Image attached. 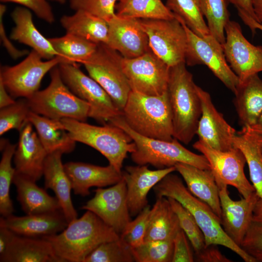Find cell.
<instances>
[{"label": "cell", "instance_id": "obj_17", "mask_svg": "<svg viewBox=\"0 0 262 262\" xmlns=\"http://www.w3.org/2000/svg\"><path fill=\"white\" fill-rule=\"evenodd\" d=\"M198 92L202 109L196 134L198 140L220 151L231 149L236 131L216 109L210 94L199 86Z\"/></svg>", "mask_w": 262, "mask_h": 262}, {"label": "cell", "instance_id": "obj_1", "mask_svg": "<svg viewBox=\"0 0 262 262\" xmlns=\"http://www.w3.org/2000/svg\"><path fill=\"white\" fill-rule=\"evenodd\" d=\"M120 235L97 215L87 211L81 217L68 223L56 234L45 237L63 262H84L99 245L116 240Z\"/></svg>", "mask_w": 262, "mask_h": 262}, {"label": "cell", "instance_id": "obj_21", "mask_svg": "<svg viewBox=\"0 0 262 262\" xmlns=\"http://www.w3.org/2000/svg\"><path fill=\"white\" fill-rule=\"evenodd\" d=\"M33 127L28 122L19 131L13 158L16 172L36 182L43 176L48 153Z\"/></svg>", "mask_w": 262, "mask_h": 262}, {"label": "cell", "instance_id": "obj_49", "mask_svg": "<svg viewBox=\"0 0 262 262\" xmlns=\"http://www.w3.org/2000/svg\"><path fill=\"white\" fill-rule=\"evenodd\" d=\"M16 235L7 227L0 225V256L5 252Z\"/></svg>", "mask_w": 262, "mask_h": 262}, {"label": "cell", "instance_id": "obj_24", "mask_svg": "<svg viewBox=\"0 0 262 262\" xmlns=\"http://www.w3.org/2000/svg\"><path fill=\"white\" fill-rule=\"evenodd\" d=\"M63 154L58 151L48 154L44 165L43 176L45 188L54 192L61 210L69 223L78 217V213L71 199V182L62 163Z\"/></svg>", "mask_w": 262, "mask_h": 262}, {"label": "cell", "instance_id": "obj_37", "mask_svg": "<svg viewBox=\"0 0 262 262\" xmlns=\"http://www.w3.org/2000/svg\"><path fill=\"white\" fill-rule=\"evenodd\" d=\"M2 156L0 162V213L2 217L13 214L14 208L10 198L11 184L16 172L12 165V160L16 147L6 139H0Z\"/></svg>", "mask_w": 262, "mask_h": 262}, {"label": "cell", "instance_id": "obj_38", "mask_svg": "<svg viewBox=\"0 0 262 262\" xmlns=\"http://www.w3.org/2000/svg\"><path fill=\"white\" fill-rule=\"evenodd\" d=\"M165 5L197 35L202 37L210 34L204 19L201 0H166Z\"/></svg>", "mask_w": 262, "mask_h": 262}, {"label": "cell", "instance_id": "obj_52", "mask_svg": "<svg viewBox=\"0 0 262 262\" xmlns=\"http://www.w3.org/2000/svg\"><path fill=\"white\" fill-rule=\"evenodd\" d=\"M16 101L7 91L2 82L0 81V108L10 105Z\"/></svg>", "mask_w": 262, "mask_h": 262}, {"label": "cell", "instance_id": "obj_46", "mask_svg": "<svg viewBox=\"0 0 262 262\" xmlns=\"http://www.w3.org/2000/svg\"><path fill=\"white\" fill-rule=\"evenodd\" d=\"M2 2H14L33 12L39 18L51 24L55 21L51 7L47 0H0Z\"/></svg>", "mask_w": 262, "mask_h": 262}, {"label": "cell", "instance_id": "obj_48", "mask_svg": "<svg viewBox=\"0 0 262 262\" xmlns=\"http://www.w3.org/2000/svg\"><path fill=\"white\" fill-rule=\"evenodd\" d=\"M6 11V6L4 4L0 5V36L1 41L5 49L14 59L16 60L29 54L27 50H20L16 48L12 43L6 34L3 24V16Z\"/></svg>", "mask_w": 262, "mask_h": 262}, {"label": "cell", "instance_id": "obj_50", "mask_svg": "<svg viewBox=\"0 0 262 262\" xmlns=\"http://www.w3.org/2000/svg\"><path fill=\"white\" fill-rule=\"evenodd\" d=\"M228 2L233 4L238 11H242L256 20L257 18L253 8L251 0H228Z\"/></svg>", "mask_w": 262, "mask_h": 262}, {"label": "cell", "instance_id": "obj_40", "mask_svg": "<svg viewBox=\"0 0 262 262\" xmlns=\"http://www.w3.org/2000/svg\"><path fill=\"white\" fill-rule=\"evenodd\" d=\"M135 262L131 247L119 239L99 245L85 259L84 262Z\"/></svg>", "mask_w": 262, "mask_h": 262}, {"label": "cell", "instance_id": "obj_12", "mask_svg": "<svg viewBox=\"0 0 262 262\" xmlns=\"http://www.w3.org/2000/svg\"><path fill=\"white\" fill-rule=\"evenodd\" d=\"M177 18L182 23L187 34L186 64L190 66H206L234 93L239 80L226 59L222 45L211 34L202 37L197 35Z\"/></svg>", "mask_w": 262, "mask_h": 262}, {"label": "cell", "instance_id": "obj_14", "mask_svg": "<svg viewBox=\"0 0 262 262\" xmlns=\"http://www.w3.org/2000/svg\"><path fill=\"white\" fill-rule=\"evenodd\" d=\"M121 65L132 91L149 96L167 91L170 67L150 49L137 57H123Z\"/></svg>", "mask_w": 262, "mask_h": 262}, {"label": "cell", "instance_id": "obj_4", "mask_svg": "<svg viewBox=\"0 0 262 262\" xmlns=\"http://www.w3.org/2000/svg\"><path fill=\"white\" fill-rule=\"evenodd\" d=\"M122 115L128 126L141 136L168 141L174 138L167 91L149 96L131 90Z\"/></svg>", "mask_w": 262, "mask_h": 262}, {"label": "cell", "instance_id": "obj_54", "mask_svg": "<svg viewBox=\"0 0 262 262\" xmlns=\"http://www.w3.org/2000/svg\"><path fill=\"white\" fill-rule=\"evenodd\" d=\"M253 218L262 221V199L260 197L254 209Z\"/></svg>", "mask_w": 262, "mask_h": 262}, {"label": "cell", "instance_id": "obj_58", "mask_svg": "<svg viewBox=\"0 0 262 262\" xmlns=\"http://www.w3.org/2000/svg\"><path fill=\"white\" fill-rule=\"evenodd\" d=\"M50 0L54 1L55 2H58L60 4H62L65 3L66 1V0Z\"/></svg>", "mask_w": 262, "mask_h": 262}, {"label": "cell", "instance_id": "obj_7", "mask_svg": "<svg viewBox=\"0 0 262 262\" xmlns=\"http://www.w3.org/2000/svg\"><path fill=\"white\" fill-rule=\"evenodd\" d=\"M58 66L49 71V85L27 99L31 111L52 119L70 118L85 122L89 117L90 106L65 84Z\"/></svg>", "mask_w": 262, "mask_h": 262}, {"label": "cell", "instance_id": "obj_45", "mask_svg": "<svg viewBox=\"0 0 262 262\" xmlns=\"http://www.w3.org/2000/svg\"><path fill=\"white\" fill-rule=\"evenodd\" d=\"M241 247L257 262H262V221L252 218Z\"/></svg>", "mask_w": 262, "mask_h": 262}, {"label": "cell", "instance_id": "obj_31", "mask_svg": "<svg viewBox=\"0 0 262 262\" xmlns=\"http://www.w3.org/2000/svg\"><path fill=\"white\" fill-rule=\"evenodd\" d=\"M181 229L178 217L166 197H157L150 209L145 241L173 240Z\"/></svg>", "mask_w": 262, "mask_h": 262}, {"label": "cell", "instance_id": "obj_36", "mask_svg": "<svg viewBox=\"0 0 262 262\" xmlns=\"http://www.w3.org/2000/svg\"><path fill=\"white\" fill-rule=\"evenodd\" d=\"M49 40L58 56L71 64H82L94 54L98 45L68 33Z\"/></svg>", "mask_w": 262, "mask_h": 262}, {"label": "cell", "instance_id": "obj_15", "mask_svg": "<svg viewBox=\"0 0 262 262\" xmlns=\"http://www.w3.org/2000/svg\"><path fill=\"white\" fill-rule=\"evenodd\" d=\"M222 45L226 59L231 69L243 82L262 71V47L251 44L243 35L238 23L229 20L225 28Z\"/></svg>", "mask_w": 262, "mask_h": 262}, {"label": "cell", "instance_id": "obj_25", "mask_svg": "<svg viewBox=\"0 0 262 262\" xmlns=\"http://www.w3.org/2000/svg\"><path fill=\"white\" fill-rule=\"evenodd\" d=\"M174 166L183 179L190 192L208 205L220 218L219 188L212 171L183 163H177Z\"/></svg>", "mask_w": 262, "mask_h": 262}, {"label": "cell", "instance_id": "obj_51", "mask_svg": "<svg viewBox=\"0 0 262 262\" xmlns=\"http://www.w3.org/2000/svg\"><path fill=\"white\" fill-rule=\"evenodd\" d=\"M240 18L251 30L253 34L256 33V30L259 29L262 31V24L257 22L249 16L242 11H238Z\"/></svg>", "mask_w": 262, "mask_h": 262}, {"label": "cell", "instance_id": "obj_39", "mask_svg": "<svg viewBox=\"0 0 262 262\" xmlns=\"http://www.w3.org/2000/svg\"><path fill=\"white\" fill-rule=\"evenodd\" d=\"M228 2V0H201L202 12L210 33L221 44L225 41V26L230 20Z\"/></svg>", "mask_w": 262, "mask_h": 262}, {"label": "cell", "instance_id": "obj_11", "mask_svg": "<svg viewBox=\"0 0 262 262\" xmlns=\"http://www.w3.org/2000/svg\"><path fill=\"white\" fill-rule=\"evenodd\" d=\"M151 51L169 67L185 63L187 34L182 23L172 19H139Z\"/></svg>", "mask_w": 262, "mask_h": 262}, {"label": "cell", "instance_id": "obj_3", "mask_svg": "<svg viewBox=\"0 0 262 262\" xmlns=\"http://www.w3.org/2000/svg\"><path fill=\"white\" fill-rule=\"evenodd\" d=\"M198 86L185 63L170 67L167 92L170 105L173 137L188 144L196 134L201 114Z\"/></svg>", "mask_w": 262, "mask_h": 262}, {"label": "cell", "instance_id": "obj_27", "mask_svg": "<svg viewBox=\"0 0 262 262\" xmlns=\"http://www.w3.org/2000/svg\"><path fill=\"white\" fill-rule=\"evenodd\" d=\"M11 16L15 24L10 34L12 40L30 47L43 59L50 60L58 56L49 38L35 27L28 9L17 7L12 12Z\"/></svg>", "mask_w": 262, "mask_h": 262}, {"label": "cell", "instance_id": "obj_43", "mask_svg": "<svg viewBox=\"0 0 262 262\" xmlns=\"http://www.w3.org/2000/svg\"><path fill=\"white\" fill-rule=\"evenodd\" d=\"M150 209L147 205L120 235V239L131 248L139 246L145 241Z\"/></svg>", "mask_w": 262, "mask_h": 262}, {"label": "cell", "instance_id": "obj_2", "mask_svg": "<svg viewBox=\"0 0 262 262\" xmlns=\"http://www.w3.org/2000/svg\"><path fill=\"white\" fill-rule=\"evenodd\" d=\"M153 189L157 197L173 198L191 213L205 236L207 246H223L246 262H257L227 235L222 227L220 218L208 205L190 192L178 176L173 172L168 174Z\"/></svg>", "mask_w": 262, "mask_h": 262}, {"label": "cell", "instance_id": "obj_41", "mask_svg": "<svg viewBox=\"0 0 262 262\" xmlns=\"http://www.w3.org/2000/svg\"><path fill=\"white\" fill-rule=\"evenodd\" d=\"M135 262H171L173 240L144 241L138 246L131 248Z\"/></svg>", "mask_w": 262, "mask_h": 262}, {"label": "cell", "instance_id": "obj_6", "mask_svg": "<svg viewBox=\"0 0 262 262\" xmlns=\"http://www.w3.org/2000/svg\"><path fill=\"white\" fill-rule=\"evenodd\" d=\"M61 120L72 139L100 152L109 164L118 171H122L128 154L135 150L131 137L122 129L111 123L98 126L70 118Z\"/></svg>", "mask_w": 262, "mask_h": 262}, {"label": "cell", "instance_id": "obj_34", "mask_svg": "<svg viewBox=\"0 0 262 262\" xmlns=\"http://www.w3.org/2000/svg\"><path fill=\"white\" fill-rule=\"evenodd\" d=\"M234 147L243 153L249 171L252 184L259 197L262 199V153L258 134L247 127L242 130L233 138Z\"/></svg>", "mask_w": 262, "mask_h": 262}, {"label": "cell", "instance_id": "obj_28", "mask_svg": "<svg viewBox=\"0 0 262 262\" xmlns=\"http://www.w3.org/2000/svg\"><path fill=\"white\" fill-rule=\"evenodd\" d=\"M234 94L240 124L243 127L256 125L262 113V80L258 74L239 82Z\"/></svg>", "mask_w": 262, "mask_h": 262}, {"label": "cell", "instance_id": "obj_44", "mask_svg": "<svg viewBox=\"0 0 262 262\" xmlns=\"http://www.w3.org/2000/svg\"><path fill=\"white\" fill-rule=\"evenodd\" d=\"M117 0H69L70 8L100 17L107 22L115 15Z\"/></svg>", "mask_w": 262, "mask_h": 262}, {"label": "cell", "instance_id": "obj_32", "mask_svg": "<svg viewBox=\"0 0 262 262\" xmlns=\"http://www.w3.org/2000/svg\"><path fill=\"white\" fill-rule=\"evenodd\" d=\"M167 198L178 217L181 229L193 247L196 261H215L218 255V249L214 245H206L202 230L193 215L186 208L176 199L171 197Z\"/></svg>", "mask_w": 262, "mask_h": 262}, {"label": "cell", "instance_id": "obj_22", "mask_svg": "<svg viewBox=\"0 0 262 262\" xmlns=\"http://www.w3.org/2000/svg\"><path fill=\"white\" fill-rule=\"evenodd\" d=\"M68 224L61 210L22 216L12 214L0 218V225L7 227L16 235L32 238H42L56 234Z\"/></svg>", "mask_w": 262, "mask_h": 262}, {"label": "cell", "instance_id": "obj_57", "mask_svg": "<svg viewBox=\"0 0 262 262\" xmlns=\"http://www.w3.org/2000/svg\"><path fill=\"white\" fill-rule=\"evenodd\" d=\"M256 125H258L262 126V113L261 114L259 118H258L257 123Z\"/></svg>", "mask_w": 262, "mask_h": 262}, {"label": "cell", "instance_id": "obj_10", "mask_svg": "<svg viewBox=\"0 0 262 262\" xmlns=\"http://www.w3.org/2000/svg\"><path fill=\"white\" fill-rule=\"evenodd\" d=\"M32 49L21 62L13 66L0 67V81L13 98H29L39 90L45 75L61 63H66L61 57L43 61Z\"/></svg>", "mask_w": 262, "mask_h": 262}, {"label": "cell", "instance_id": "obj_56", "mask_svg": "<svg viewBox=\"0 0 262 262\" xmlns=\"http://www.w3.org/2000/svg\"><path fill=\"white\" fill-rule=\"evenodd\" d=\"M258 134V138L259 143L260 147H261V151H262V135H260L259 134Z\"/></svg>", "mask_w": 262, "mask_h": 262}, {"label": "cell", "instance_id": "obj_53", "mask_svg": "<svg viewBox=\"0 0 262 262\" xmlns=\"http://www.w3.org/2000/svg\"><path fill=\"white\" fill-rule=\"evenodd\" d=\"M257 22L262 23V0H251Z\"/></svg>", "mask_w": 262, "mask_h": 262}, {"label": "cell", "instance_id": "obj_18", "mask_svg": "<svg viewBox=\"0 0 262 262\" xmlns=\"http://www.w3.org/2000/svg\"><path fill=\"white\" fill-rule=\"evenodd\" d=\"M227 186L222 185L218 187L221 224L227 235L241 247L251 223L254 209L259 197L255 192L247 198L233 200L229 196Z\"/></svg>", "mask_w": 262, "mask_h": 262}, {"label": "cell", "instance_id": "obj_42", "mask_svg": "<svg viewBox=\"0 0 262 262\" xmlns=\"http://www.w3.org/2000/svg\"><path fill=\"white\" fill-rule=\"evenodd\" d=\"M0 109V135L13 129L19 132L29 122L28 116L31 111L26 98L16 100Z\"/></svg>", "mask_w": 262, "mask_h": 262}, {"label": "cell", "instance_id": "obj_16", "mask_svg": "<svg viewBox=\"0 0 262 262\" xmlns=\"http://www.w3.org/2000/svg\"><path fill=\"white\" fill-rule=\"evenodd\" d=\"M94 196L82 209L94 213L119 235L131 221L127 200V186L123 177L107 188H98Z\"/></svg>", "mask_w": 262, "mask_h": 262}, {"label": "cell", "instance_id": "obj_13", "mask_svg": "<svg viewBox=\"0 0 262 262\" xmlns=\"http://www.w3.org/2000/svg\"><path fill=\"white\" fill-rule=\"evenodd\" d=\"M193 147L208 160L218 187L222 185L233 186L245 198L256 192L245 175L246 160L239 148L234 147L228 151H220L199 140L193 144Z\"/></svg>", "mask_w": 262, "mask_h": 262}, {"label": "cell", "instance_id": "obj_47", "mask_svg": "<svg viewBox=\"0 0 262 262\" xmlns=\"http://www.w3.org/2000/svg\"><path fill=\"white\" fill-rule=\"evenodd\" d=\"M193 252L185 233L181 229L173 239L172 262H193L195 261Z\"/></svg>", "mask_w": 262, "mask_h": 262}, {"label": "cell", "instance_id": "obj_35", "mask_svg": "<svg viewBox=\"0 0 262 262\" xmlns=\"http://www.w3.org/2000/svg\"><path fill=\"white\" fill-rule=\"evenodd\" d=\"M115 10L116 15L121 17L162 19L175 17L162 0H119Z\"/></svg>", "mask_w": 262, "mask_h": 262}, {"label": "cell", "instance_id": "obj_20", "mask_svg": "<svg viewBox=\"0 0 262 262\" xmlns=\"http://www.w3.org/2000/svg\"><path fill=\"white\" fill-rule=\"evenodd\" d=\"M176 171L175 166L157 170L147 165H128L122 170L127 186V200L132 216L138 215L147 205L149 191L165 176Z\"/></svg>", "mask_w": 262, "mask_h": 262}, {"label": "cell", "instance_id": "obj_55", "mask_svg": "<svg viewBox=\"0 0 262 262\" xmlns=\"http://www.w3.org/2000/svg\"><path fill=\"white\" fill-rule=\"evenodd\" d=\"M248 128L252 131L262 135V126L258 125H255L251 127H246Z\"/></svg>", "mask_w": 262, "mask_h": 262}, {"label": "cell", "instance_id": "obj_8", "mask_svg": "<svg viewBox=\"0 0 262 262\" xmlns=\"http://www.w3.org/2000/svg\"><path fill=\"white\" fill-rule=\"evenodd\" d=\"M123 57L105 44H99L94 54L82 64L89 76L107 92L122 112L131 88L123 71Z\"/></svg>", "mask_w": 262, "mask_h": 262}, {"label": "cell", "instance_id": "obj_5", "mask_svg": "<svg viewBox=\"0 0 262 262\" xmlns=\"http://www.w3.org/2000/svg\"><path fill=\"white\" fill-rule=\"evenodd\" d=\"M109 123L120 128L131 137L135 145V151L131 153V158L138 165L150 164L163 169L183 163L200 169H210L209 163L203 154L192 152L175 138L168 141L141 136L128 126L122 115Z\"/></svg>", "mask_w": 262, "mask_h": 262}, {"label": "cell", "instance_id": "obj_29", "mask_svg": "<svg viewBox=\"0 0 262 262\" xmlns=\"http://www.w3.org/2000/svg\"><path fill=\"white\" fill-rule=\"evenodd\" d=\"M13 183L17 192V200L26 214L52 212L61 210L56 197L49 196L36 182L15 172Z\"/></svg>", "mask_w": 262, "mask_h": 262}, {"label": "cell", "instance_id": "obj_30", "mask_svg": "<svg viewBox=\"0 0 262 262\" xmlns=\"http://www.w3.org/2000/svg\"><path fill=\"white\" fill-rule=\"evenodd\" d=\"M29 122L34 128L38 138L48 153L71 152L76 143L70 136L61 120L52 119L31 111Z\"/></svg>", "mask_w": 262, "mask_h": 262}, {"label": "cell", "instance_id": "obj_19", "mask_svg": "<svg viewBox=\"0 0 262 262\" xmlns=\"http://www.w3.org/2000/svg\"><path fill=\"white\" fill-rule=\"evenodd\" d=\"M108 23V36L105 44L123 58L137 57L150 49L147 34L139 19L121 17L116 15Z\"/></svg>", "mask_w": 262, "mask_h": 262}, {"label": "cell", "instance_id": "obj_23", "mask_svg": "<svg viewBox=\"0 0 262 262\" xmlns=\"http://www.w3.org/2000/svg\"><path fill=\"white\" fill-rule=\"evenodd\" d=\"M75 195L85 196L92 187L112 186L122 179V171L109 164L101 166L90 164L69 162L64 164Z\"/></svg>", "mask_w": 262, "mask_h": 262}, {"label": "cell", "instance_id": "obj_33", "mask_svg": "<svg viewBox=\"0 0 262 262\" xmlns=\"http://www.w3.org/2000/svg\"><path fill=\"white\" fill-rule=\"evenodd\" d=\"M60 21L66 33L97 44L107 43L108 23L102 18L82 11H77L72 15L62 16Z\"/></svg>", "mask_w": 262, "mask_h": 262}, {"label": "cell", "instance_id": "obj_26", "mask_svg": "<svg viewBox=\"0 0 262 262\" xmlns=\"http://www.w3.org/2000/svg\"><path fill=\"white\" fill-rule=\"evenodd\" d=\"M0 262H63L47 240L16 234L5 252L0 256Z\"/></svg>", "mask_w": 262, "mask_h": 262}, {"label": "cell", "instance_id": "obj_9", "mask_svg": "<svg viewBox=\"0 0 262 262\" xmlns=\"http://www.w3.org/2000/svg\"><path fill=\"white\" fill-rule=\"evenodd\" d=\"M58 66L65 84L89 105V117L104 125L122 115V112L100 84L84 74L76 64L61 63Z\"/></svg>", "mask_w": 262, "mask_h": 262}]
</instances>
